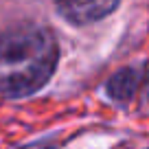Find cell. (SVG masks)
Masks as SVG:
<instances>
[{
	"label": "cell",
	"instance_id": "7a4b0ae2",
	"mask_svg": "<svg viewBox=\"0 0 149 149\" xmlns=\"http://www.w3.org/2000/svg\"><path fill=\"white\" fill-rule=\"evenodd\" d=\"M59 13L74 24H90L110 15L118 0H57Z\"/></svg>",
	"mask_w": 149,
	"mask_h": 149
},
{
	"label": "cell",
	"instance_id": "277c9868",
	"mask_svg": "<svg viewBox=\"0 0 149 149\" xmlns=\"http://www.w3.org/2000/svg\"><path fill=\"white\" fill-rule=\"evenodd\" d=\"M140 81H143V86H145V92L149 94V64L140 70Z\"/></svg>",
	"mask_w": 149,
	"mask_h": 149
},
{
	"label": "cell",
	"instance_id": "6da1fadb",
	"mask_svg": "<svg viewBox=\"0 0 149 149\" xmlns=\"http://www.w3.org/2000/svg\"><path fill=\"white\" fill-rule=\"evenodd\" d=\"M59 48L44 26L22 22L0 35V97H26L53 77Z\"/></svg>",
	"mask_w": 149,
	"mask_h": 149
},
{
	"label": "cell",
	"instance_id": "3957f363",
	"mask_svg": "<svg viewBox=\"0 0 149 149\" xmlns=\"http://www.w3.org/2000/svg\"><path fill=\"white\" fill-rule=\"evenodd\" d=\"M140 84V68H123L107 81V92L114 101H130Z\"/></svg>",
	"mask_w": 149,
	"mask_h": 149
}]
</instances>
